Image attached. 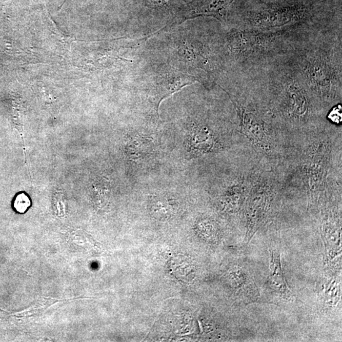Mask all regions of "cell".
I'll return each mask as SVG.
<instances>
[{"mask_svg":"<svg viewBox=\"0 0 342 342\" xmlns=\"http://www.w3.org/2000/svg\"><path fill=\"white\" fill-rule=\"evenodd\" d=\"M329 118L334 123L337 124V125L341 123L342 120L341 105H338L333 108L332 111L330 112Z\"/></svg>","mask_w":342,"mask_h":342,"instance_id":"obj_11","label":"cell"},{"mask_svg":"<svg viewBox=\"0 0 342 342\" xmlns=\"http://www.w3.org/2000/svg\"><path fill=\"white\" fill-rule=\"evenodd\" d=\"M321 232L329 263L341 258V214L338 210L323 209Z\"/></svg>","mask_w":342,"mask_h":342,"instance_id":"obj_6","label":"cell"},{"mask_svg":"<svg viewBox=\"0 0 342 342\" xmlns=\"http://www.w3.org/2000/svg\"><path fill=\"white\" fill-rule=\"evenodd\" d=\"M235 0H200L193 5L187 12L179 15L174 21V25L182 23L188 18L197 17H212L226 24L229 7Z\"/></svg>","mask_w":342,"mask_h":342,"instance_id":"obj_7","label":"cell"},{"mask_svg":"<svg viewBox=\"0 0 342 342\" xmlns=\"http://www.w3.org/2000/svg\"><path fill=\"white\" fill-rule=\"evenodd\" d=\"M329 160L330 143L325 139L315 141L306 153L304 175L309 200L313 205H321L325 200Z\"/></svg>","mask_w":342,"mask_h":342,"instance_id":"obj_4","label":"cell"},{"mask_svg":"<svg viewBox=\"0 0 342 342\" xmlns=\"http://www.w3.org/2000/svg\"><path fill=\"white\" fill-rule=\"evenodd\" d=\"M30 199L24 193L18 194L13 200V207L18 213L24 214L31 206Z\"/></svg>","mask_w":342,"mask_h":342,"instance_id":"obj_10","label":"cell"},{"mask_svg":"<svg viewBox=\"0 0 342 342\" xmlns=\"http://www.w3.org/2000/svg\"><path fill=\"white\" fill-rule=\"evenodd\" d=\"M140 80L146 89L148 98L159 117L162 102L188 85L198 82L205 85L200 77L185 73L166 63H156L144 72Z\"/></svg>","mask_w":342,"mask_h":342,"instance_id":"obj_2","label":"cell"},{"mask_svg":"<svg viewBox=\"0 0 342 342\" xmlns=\"http://www.w3.org/2000/svg\"><path fill=\"white\" fill-rule=\"evenodd\" d=\"M172 33L166 47V63L185 73L198 77H200L199 71L206 73L213 71L209 54L203 43L193 38L187 29H178Z\"/></svg>","mask_w":342,"mask_h":342,"instance_id":"obj_1","label":"cell"},{"mask_svg":"<svg viewBox=\"0 0 342 342\" xmlns=\"http://www.w3.org/2000/svg\"><path fill=\"white\" fill-rule=\"evenodd\" d=\"M213 131L206 124H198L193 126L190 138V147L198 154L212 152L217 145Z\"/></svg>","mask_w":342,"mask_h":342,"instance_id":"obj_9","label":"cell"},{"mask_svg":"<svg viewBox=\"0 0 342 342\" xmlns=\"http://www.w3.org/2000/svg\"><path fill=\"white\" fill-rule=\"evenodd\" d=\"M274 182L263 176L255 178L245 204L247 219L246 242L267 223L275 196Z\"/></svg>","mask_w":342,"mask_h":342,"instance_id":"obj_3","label":"cell"},{"mask_svg":"<svg viewBox=\"0 0 342 342\" xmlns=\"http://www.w3.org/2000/svg\"><path fill=\"white\" fill-rule=\"evenodd\" d=\"M227 93L238 113L245 135L259 152L274 155L277 152L278 141L273 129L262 118L248 109L235 96Z\"/></svg>","mask_w":342,"mask_h":342,"instance_id":"obj_5","label":"cell"},{"mask_svg":"<svg viewBox=\"0 0 342 342\" xmlns=\"http://www.w3.org/2000/svg\"><path fill=\"white\" fill-rule=\"evenodd\" d=\"M270 255V271L267 281L269 289L279 297L289 298L292 293L283 271L280 252L278 250L271 249Z\"/></svg>","mask_w":342,"mask_h":342,"instance_id":"obj_8","label":"cell"}]
</instances>
